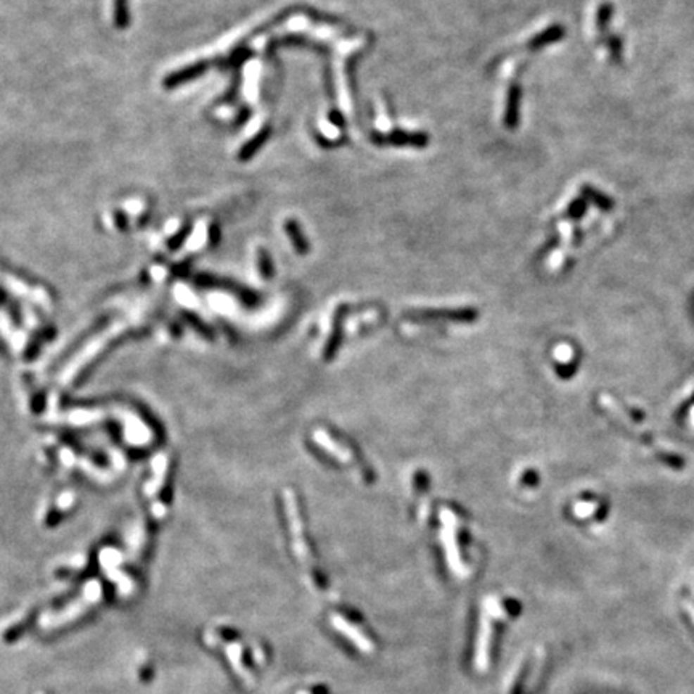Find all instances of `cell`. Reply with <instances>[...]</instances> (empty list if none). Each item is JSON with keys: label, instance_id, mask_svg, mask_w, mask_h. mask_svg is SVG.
<instances>
[{"label": "cell", "instance_id": "obj_1", "mask_svg": "<svg viewBox=\"0 0 694 694\" xmlns=\"http://www.w3.org/2000/svg\"><path fill=\"white\" fill-rule=\"evenodd\" d=\"M491 636H492V627H491V616L484 611V614L481 616V624H479V633H477V645H476V657L474 664L476 669L479 672H486L488 667V652H491Z\"/></svg>", "mask_w": 694, "mask_h": 694}, {"label": "cell", "instance_id": "obj_2", "mask_svg": "<svg viewBox=\"0 0 694 694\" xmlns=\"http://www.w3.org/2000/svg\"><path fill=\"white\" fill-rule=\"evenodd\" d=\"M329 622H332V625L334 629H336L341 635L346 636L347 640H351L352 641V645H355L358 650L363 651V652H373L374 651V646H373V643L370 641L365 635L362 633L360 630H358L357 627H354V625L349 624L346 621V619H343L341 616H338V614H332V619H329Z\"/></svg>", "mask_w": 694, "mask_h": 694}, {"label": "cell", "instance_id": "obj_3", "mask_svg": "<svg viewBox=\"0 0 694 694\" xmlns=\"http://www.w3.org/2000/svg\"><path fill=\"white\" fill-rule=\"evenodd\" d=\"M373 141L377 145H399V146H426L428 145V135L424 134H407L403 130H394L389 135H373Z\"/></svg>", "mask_w": 694, "mask_h": 694}, {"label": "cell", "instance_id": "obj_4", "mask_svg": "<svg viewBox=\"0 0 694 694\" xmlns=\"http://www.w3.org/2000/svg\"><path fill=\"white\" fill-rule=\"evenodd\" d=\"M208 68H209V61H198V63L185 66V68H182V70L170 72L169 76H166L163 85L166 89L179 87V85H182V84H187V82L193 81V79L200 77L203 72L208 71Z\"/></svg>", "mask_w": 694, "mask_h": 694}, {"label": "cell", "instance_id": "obj_5", "mask_svg": "<svg viewBox=\"0 0 694 694\" xmlns=\"http://www.w3.org/2000/svg\"><path fill=\"white\" fill-rule=\"evenodd\" d=\"M519 101H521V87L517 84H513L508 94V105H506L505 113V124L510 129H515L519 122Z\"/></svg>", "mask_w": 694, "mask_h": 694}, {"label": "cell", "instance_id": "obj_6", "mask_svg": "<svg viewBox=\"0 0 694 694\" xmlns=\"http://www.w3.org/2000/svg\"><path fill=\"white\" fill-rule=\"evenodd\" d=\"M564 34H566V31H564V27H562L561 25L550 26L545 31L537 34V36L534 37L531 42H529V49L536 50V49L547 47V45H550V44L560 42L561 39L564 37Z\"/></svg>", "mask_w": 694, "mask_h": 694}, {"label": "cell", "instance_id": "obj_7", "mask_svg": "<svg viewBox=\"0 0 694 694\" xmlns=\"http://www.w3.org/2000/svg\"><path fill=\"white\" fill-rule=\"evenodd\" d=\"M270 135H272V127L265 126L260 132L255 134L246 145L241 146L240 153H238V159H240V161H248V159H251L255 153L265 145V141L269 140Z\"/></svg>", "mask_w": 694, "mask_h": 694}, {"label": "cell", "instance_id": "obj_8", "mask_svg": "<svg viewBox=\"0 0 694 694\" xmlns=\"http://www.w3.org/2000/svg\"><path fill=\"white\" fill-rule=\"evenodd\" d=\"M580 193H582V196L585 198V200H587V203H591V204H593V206H596L600 210H605V213H610V210H612V208H614L612 198L607 196L606 193L600 191L598 189H595V187L582 185V189H580Z\"/></svg>", "mask_w": 694, "mask_h": 694}, {"label": "cell", "instance_id": "obj_9", "mask_svg": "<svg viewBox=\"0 0 694 694\" xmlns=\"http://www.w3.org/2000/svg\"><path fill=\"white\" fill-rule=\"evenodd\" d=\"M284 229H286L288 236L291 238V241L294 244V248L298 249L301 254H305L309 251V243H307L305 236L303 235V230H301L299 224L296 220H286L284 224Z\"/></svg>", "mask_w": 694, "mask_h": 694}, {"label": "cell", "instance_id": "obj_10", "mask_svg": "<svg viewBox=\"0 0 694 694\" xmlns=\"http://www.w3.org/2000/svg\"><path fill=\"white\" fill-rule=\"evenodd\" d=\"M130 21L129 0H115V25L119 30L127 27Z\"/></svg>", "mask_w": 694, "mask_h": 694}, {"label": "cell", "instance_id": "obj_11", "mask_svg": "<svg viewBox=\"0 0 694 694\" xmlns=\"http://www.w3.org/2000/svg\"><path fill=\"white\" fill-rule=\"evenodd\" d=\"M612 15H614V7L611 2H605L600 5L598 13H596V26H598L600 32L607 31V26H610Z\"/></svg>", "mask_w": 694, "mask_h": 694}, {"label": "cell", "instance_id": "obj_12", "mask_svg": "<svg viewBox=\"0 0 694 694\" xmlns=\"http://www.w3.org/2000/svg\"><path fill=\"white\" fill-rule=\"evenodd\" d=\"M587 208H588L587 200H585V198H577V200H574L571 204H569L567 215L571 219H582L585 213H587Z\"/></svg>", "mask_w": 694, "mask_h": 694}, {"label": "cell", "instance_id": "obj_13", "mask_svg": "<svg viewBox=\"0 0 694 694\" xmlns=\"http://www.w3.org/2000/svg\"><path fill=\"white\" fill-rule=\"evenodd\" d=\"M607 44H610V50H611V55H612L614 61L621 60V56H622V41H621V37L612 36L610 39V41H607Z\"/></svg>", "mask_w": 694, "mask_h": 694}, {"label": "cell", "instance_id": "obj_14", "mask_svg": "<svg viewBox=\"0 0 694 694\" xmlns=\"http://www.w3.org/2000/svg\"><path fill=\"white\" fill-rule=\"evenodd\" d=\"M259 264H260V272H263V275L270 277L272 275V260L269 258V254H267L264 249H260L259 251Z\"/></svg>", "mask_w": 694, "mask_h": 694}, {"label": "cell", "instance_id": "obj_15", "mask_svg": "<svg viewBox=\"0 0 694 694\" xmlns=\"http://www.w3.org/2000/svg\"><path fill=\"white\" fill-rule=\"evenodd\" d=\"M596 508H598V505L596 503H579L574 506V511H576V516L587 517L590 515H593Z\"/></svg>", "mask_w": 694, "mask_h": 694}, {"label": "cell", "instance_id": "obj_16", "mask_svg": "<svg viewBox=\"0 0 694 694\" xmlns=\"http://www.w3.org/2000/svg\"><path fill=\"white\" fill-rule=\"evenodd\" d=\"M555 355L560 362H569L572 358V349L569 346L562 344L555 351Z\"/></svg>", "mask_w": 694, "mask_h": 694}, {"label": "cell", "instance_id": "obj_17", "mask_svg": "<svg viewBox=\"0 0 694 694\" xmlns=\"http://www.w3.org/2000/svg\"><path fill=\"white\" fill-rule=\"evenodd\" d=\"M329 119H332V122L338 124L339 127H343V126H344V119H343V116L339 115L338 111H332V113H329Z\"/></svg>", "mask_w": 694, "mask_h": 694}, {"label": "cell", "instance_id": "obj_18", "mask_svg": "<svg viewBox=\"0 0 694 694\" xmlns=\"http://www.w3.org/2000/svg\"><path fill=\"white\" fill-rule=\"evenodd\" d=\"M691 424L694 426V408L691 410Z\"/></svg>", "mask_w": 694, "mask_h": 694}]
</instances>
